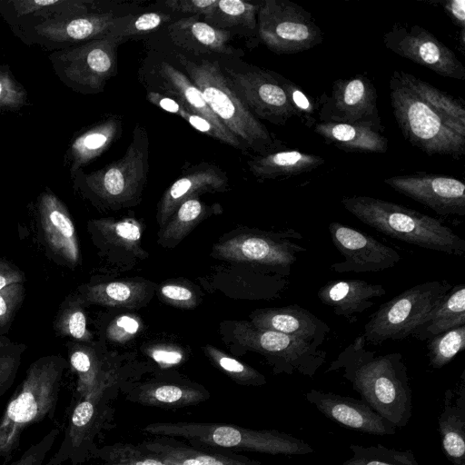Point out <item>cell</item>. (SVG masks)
<instances>
[{
  "mask_svg": "<svg viewBox=\"0 0 465 465\" xmlns=\"http://www.w3.org/2000/svg\"><path fill=\"white\" fill-rule=\"evenodd\" d=\"M389 86L394 118L412 146L428 155H464L462 100L401 69L392 72Z\"/></svg>",
  "mask_w": 465,
  "mask_h": 465,
  "instance_id": "1",
  "label": "cell"
},
{
  "mask_svg": "<svg viewBox=\"0 0 465 465\" xmlns=\"http://www.w3.org/2000/svg\"><path fill=\"white\" fill-rule=\"evenodd\" d=\"M337 371L375 412L396 428L408 424L412 411L411 389L401 353L369 351L364 337L359 335L325 372Z\"/></svg>",
  "mask_w": 465,
  "mask_h": 465,
  "instance_id": "2",
  "label": "cell"
},
{
  "mask_svg": "<svg viewBox=\"0 0 465 465\" xmlns=\"http://www.w3.org/2000/svg\"><path fill=\"white\" fill-rule=\"evenodd\" d=\"M341 203L362 223L391 238L450 255L465 254V240L437 218L366 195L345 196Z\"/></svg>",
  "mask_w": 465,
  "mask_h": 465,
  "instance_id": "3",
  "label": "cell"
},
{
  "mask_svg": "<svg viewBox=\"0 0 465 465\" xmlns=\"http://www.w3.org/2000/svg\"><path fill=\"white\" fill-rule=\"evenodd\" d=\"M142 430L154 437H171L193 447L272 455L313 452L306 442L276 430H255L230 423L208 421H156Z\"/></svg>",
  "mask_w": 465,
  "mask_h": 465,
  "instance_id": "4",
  "label": "cell"
},
{
  "mask_svg": "<svg viewBox=\"0 0 465 465\" xmlns=\"http://www.w3.org/2000/svg\"><path fill=\"white\" fill-rule=\"evenodd\" d=\"M178 60L213 113L244 147L262 154L272 153L277 147L268 129L235 92L218 62L193 61L181 54Z\"/></svg>",
  "mask_w": 465,
  "mask_h": 465,
  "instance_id": "5",
  "label": "cell"
},
{
  "mask_svg": "<svg viewBox=\"0 0 465 465\" xmlns=\"http://www.w3.org/2000/svg\"><path fill=\"white\" fill-rule=\"evenodd\" d=\"M62 370V363L54 358L41 359L31 365L0 420L1 457H8L17 448L27 426L53 416Z\"/></svg>",
  "mask_w": 465,
  "mask_h": 465,
  "instance_id": "6",
  "label": "cell"
},
{
  "mask_svg": "<svg viewBox=\"0 0 465 465\" xmlns=\"http://www.w3.org/2000/svg\"><path fill=\"white\" fill-rule=\"evenodd\" d=\"M452 286L446 280L427 281L381 304L363 327L366 344L378 346L387 341H400L411 336Z\"/></svg>",
  "mask_w": 465,
  "mask_h": 465,
  "instance_id": "7",
  "label": "cell"
},
{
  "mask_svg": "<svg viewBox=\"0 0 465 465\" xmlns=\"http://www.w3.org/2000/svg\"><path fill=\"white\" fill-rule=\"evenodd\" d=\"M149 141L145 129L137 125L125 153L119 160L83 175L73 176L93 194L109 204H124L136 198L149 170Z\"/></svg>",
  "mask_w": 465,
  "mask_h": 465,
  "instance_id": "8",
  "label": "cell"
},
{
  "mask_svg": "<svg viewBox=\"0 0 465 465\" xmlns=\"http://www.w3.org/2000/svg\"><path fill=\"white\" fill-rule=\"evenodd\" d=\"M257 33L262 44L277 54L308 51L323 41L322 31L312 14L288 0L259 4Z\"/></svg>",
  "mask_w": 465,
  "mask_h": 465,
  "instance_id": "9",
  "label": "cell"
},
{
  "mask_svg": "<svg viewBox=\"0 0 465 465\" xmlns=\"http://www.w3.org/2000/svg\"><path fill=\"white\" fill-rule=\"evenodd\" d=\"M232 333L238 344L266 357L275 374L298 372L312 378L326 361L325 351L293 336L257 329L248 322H235Z\"/></svg>",
  "mask_w": 465,
  "mask_h": 465,
  "instance_id": "10",
  "label": "cell"
},
{
  "mask_svg": "<svg viewBox=\"0 0 465 465\" xmlns=\"http://www.w3.org/2000/svg\"><path fill=\"white\" fill-rule=\"evenodd\" d=\"M118 39L105 37L53 51L49 55L58 78L69 88L84 93L101 91L116 69Z\"/></svg>",
  "mask_w": 465,
  "mask_h": 465,
  "instance_id": "11",
  "label": "cell"
},
{
  "mask_svg": "<svg viewBox=\"0 0 465 465\" xmlns=\"http://www.w3.org/2000/svg\"><path fill=\"white\" fill-rule=\"evenodd\" d=\"M302 239L293 229L272 233H246L215 245L213 252L221 259L252 262L284 277L291 274L293 264L306 252L298 242Z\"/></svg>",
  "mask_w": 465,
  "mask_h": 465,
  "instance_id": "12",
  "label": "cell"
},
{
  "mask_svg": "<svg viewBox=\"0 0 465 465\" xmlns=\"http://www.w3.org/2000/svg\"><path fill=\"white\" fill-rule=\"evenodd\" d=\"M131 16H116L112 12L96 10L16 29L14 33L27 45H36L53 52L109 37Z\"/></svg>",
  "mask_w": 465,
  "mask_h": 465,
  "instance_id": "13",
  "label": "cell"
},
{
  "mask_svg": "<svg viewBox=\"0 0 465 465\" xmlns=\"http://www.w3.org/2000/svg\"><path fill=\"white\" fill-rule=\"evenodd\" d=\"M114 392L80 398L70 415L59 450L45 465H60L64 460H71L74 465H77L93 457L99 448L95 446V438L114 420V410L110 401Z\"/></svg>",
  "mask_w": 465,
  "mask_h": 465,
  "instance_id": "14",
  "label": "cell"
},
{
  "mask_svg": "<svg viewBox=\"0 0 465 465\" xmlns=\"http://www.w3.org/2000/svg\"><path fill=\"white\" fill-rule=\"evenodd\" d=\"M319 122L344 123L384 131L378 107V94L372 81L357 74L337 79L331 94L319 100Z\"/></svg>",
  "mask_w": 465,
  "mask_h": 465,
  "instance_id": "15",
  "label": "cell"
},
{
  "mask_svg": "<svg viewBox=\"0 0 465 465\" xmlns=\"http://www.w3.org/2000/svg\"><path fill=\"white\" fill-rule=\"evenodd\" d=\"M386 48L437 74L465 80V66L454 52L433 34L418 25L398 24L382 36Z\"/></svg>",
  "mask_w": 465,
  "mask_h": 465,
  "instance_id": "16",
  "label": "cell"
},
{
  "mask_svg": "<svg viewBox=\"0 0 465 465\" xmlns=\"http://www.w3.org/2000/svg\"><path fill=\"white\" fill-rule=\"evenodd\" d=\"M328 229L333 245L344 257L343 262L331 265L336 272H376L394 267L401 259L393 248L340 222H331Z\"/></svg>",
  "mask_w": 465,
  "mask_h": 465,
  "instance_id": "17",
  "label": "cell"
},
{
  "mask_svg": "<svg viewBox=\"0 0 465 465\" xmlns=\"http://www.w3.org/2000/svg\"><path fill=\"white\" fill-rule=\"evenodd\" d=\"M228 79L248 106L259 118L276 125H285L295 113L272 71L255 66L242 72L228 70Z\"/></svg>",
  "mask_w": 465,
  "mask_h": 465,
  "instance_id": "18",
  "label": "cell"
},
{
  "mask_svg": "<svg viewBox=\"0 0 465 465\" xmlns=\"http://www.w3.org/2000/svg\"><path fill=\"white\" fill-rule=\"evenodd\" d=\"M384 183L440 216L465 215V184L459 179L415 173L392 176L385 179Z\"/></svg>",
  "mask_w": 465,
  "mask_h": 465,
  "instance_id": "19",
  "label": "cell"
},
{
  "mask_svg": "<svg viewBox=\"0 0 465 465\" xmlns=\"http://www.w3.org/2000/svg\"><path fill=\"white\" fill-rule=\"evenodd\" d=\"M305 398L325 417L351 430L374 436L396 433L395 425L375 412L362 400L315 389L306 392Z\"/></svg>",
  "mask_w": 465,
  "mask_h": 465,
  "instance_id": "20",
  "label": "cell"
},
{
  "mask_svg": "<svg viewBox=\"0 0 465 465\" xmlns=\"http://www.w3.org/2000/svg\"><path fill=\"white\" fill-rule=\"evenodd\" d=\"M251 323L260 330L303 340L317 348L327 340L331 331L328 323L298 304L258 310L252 315Z\"/></svg>",
  "mask_w": 465,
  "mask_h": 465,
  "instance_id": "21",
  "label": "cell"
},
{
  "mask_svg": "<svg viewBox=\"0 0 465 465\" xmlns=\"http://www.w3.org/2000/svg\"><path fill=\"white\" fill-rule=\"evenodd\" d=\"M96 10V3L86 0H0V15L13 31Z\"/></svg>",
  "mask_w": 465,
  "mask_h": 465,
  "instance_id": "22",
  "label": "cell"
},
{
  "mask_svg": "<svg viewBox=\"0 0 465 465\" xmlns=\"http://www.w3.org/2000/svg\"><path fill=\"white\" fill-rule=\"evenodd\" d=\"M140 444L169 465H262L235 451L193 447L171 437H154Z\"/></svg>",
  "mask_w": 465,
  "mask_h": 465,
  "instance_id": "23",
  "label": "cell"
},
{
  "mask_svg": "<svg viewBox=\"0 0 465 465\" xmlns=\"http://www.w3.org/2000/svg\"><path fill=\"white\" fill-rule=\"evenodd\" d=\"M125 392L129 401L161 409L195 406L211 396L205 388L190 381H152L134 385Z\"/></svg>",
  "mask_w": 465,
  "mask_h": 465,
  "instance_id": "24",
  "label": "cell"
},
{
  "mask_svg": "<svg viewBox=\"0 0 465 465\" xmlns=\"http://www.w3.org/2000/svg\"><path fill=\"white\" fill-rule=\"evenodd\" d=\"M386 293L381 284L369 283L363 280L330 281L317 292L320 302L332 308L333 312L352 323L357 321L355 315L371 308L375 298Z\"/></svg>",
  "mask_w": 465,
  "mask_h": 465,
  "instance_id": "25",
  "label": "cell"
},
{
  "mask_svg": "<svg viewBox=\"0 0 465 465\" xmlns=\"http://www.w3.org/2000/svg\"><path fill=\"white\" fill-rule=\"evenodd\" d=\"M228 186L226 174L217 166L203 164L194 167L177 179L163 193L159 204L158 222L163 228L182 203L203 193H215Z\"/></svg>",
  "mask_w": 465,
  "mask_h": 465,
  "instance_id": "26",
  "label": "cell"
},
{
  "mask_svg": "<svg viewBox=\"0 0 465 465\" xmlns=\"http://www.w3.org/2000/svg\"><path fill=\"white\" fill-rule=\"evenodd\" d=\"M45 239L51 250L71 264L79 258L75 230L64 205L52 193H43L38 203Z\"/></svg>",
  "mask_w": 465,
  "mask_h": 465,
  "instance_id": "27",
  "label": "cell"
},
{
  "mask_svg": "<svg viewBox=\"0 0 465 465\" xmlns=\"http://www.w3.org/2000/svg\"><path fill=\"white\" fill-rule=\"evenodd\" d=\"M438 430L446 458L453 465H465V370L456 388L445 391Z\"/></svg>",
  "mask_w": 465,
  "mask_h": 465,
  "instance_id": "28",
  "label": "cell"
},
{
  "mask_svg": "<svg viewBox=\"0 0 465 465\" xmlns=\"http://www.w3.org/2000/svg\"><path fill=\"white\" fill-rule=\"evenodd\" d=\"M172 42L193 53L235 54L229 31L198 19V15L178 19L167 26Z\"/></svg>",
  "mask_w": 465,
  "mask_h": 465,
  "instance_id": "29",
  "label": "cell"
},
{
  "mask_svg": "<svg viewBox=\"0 0 465 465\" xmlns=\"http://www.w3.org/2000/svg\"><path fill=\"white\" fill-rule=\"evenodd\" d=\"M315 134L340 150L361 153H385L388 139L373 128L344 123L316 122Z\"/></svg>",
  "mask_w": 465,
  "mask_h": 465,
  "instance_id": "30",
  "label": "cell"
},
{
  "mask_svg": "<svg viewBox=\"0 0 465 465\" xmlns=\"http://www.w3.org/2000/svg\"><path fill=\"white\" fill-rule=\"evenodd\" d=\"M122 132L119 116L107 117L79 134L70 144L65 160L71 174L101 155Z\"/></svg>",
  "mask_w": 465,
  "mask_h": 465,
  "instance_id": "31",
  "label": "cell"
},
{
  "mask_svg": "<svg viewBox=\"0 0 465 465\" xmlns=\"http://www.w3.org/2000/svg\"><path fill=\"white\" fill-rule=\"evenodd\" d=\"M157 76L166 95L176 100L183 108L204 117L221 131L233 134L213 113L201 91L185 74L163 61L157 67Z\"/></svg>",
  "mask_w": 465,
  "mask_h": 465,
  "instance_id": "32",
  "label": "cell"
},
{
  "mask_svg": "<svg viewBox=\"0 0 465 465\" xmlns=\"http://www.w3.org/2000/svg\"><path fill=\"white\" fill-rule=\"evenodd\" d=\"M323 157L298 150L272 152L251 158L249 170L260 179H276L309 173L324 163Z\"/></svg>",
  "mask_w": 465,
  "mask_h": 465,
  "instance_id": "33",
  "label": "cell"
},
{
  "mask_svg": "<svg viewBox=\"0 0 465 465\" xmlns=\"http://www.w3.org/2000/svg\"><path fill=\"white\" fill-rule=\"evenodd\" d=\"M465 325V285H453L441 302L430 311L411 336L428 341L450 329Z\"/></svg>",
  "mask_w": 465,
  "mask_h": 465,
  "instance_id": "34",
  "label": "cell"
},
{
  "mask_svg": "<svg viewBox=\"0 0 465 465\" xmlns=\"http://www.w3.org/2000/svg\"><path fill=\"white\" fill-rule=\"evenodd\" d=\"M208 212L209 207L197 196L184 201L162 228L159 242L164 247L175 246L207 215Z\"/></svg>",
  "mask_w": 465,
  "mask_h": 465,
  "instance_id": "35",
  "label": "cell"
},
{
  "mask_svg": "<svg viewBox=\"0 0 465 465\" xmlns=\"http://www.w3.org/2000/svg\"><path fill=\"white\" fill-rule=\"evenodd\" d=\"M146 296V286L138 282L120 281L100 283L87 292L90 302L113 307L133 308L142 303Z\"/></svg>",
  "mask_w": 465,
  "mask_h": 465,
  "instance_id": "36",
  "label": "cell"
},
{
  "mask_svg": "<svg viewBox=\"0 0 465 465\" xmlns=\"http://www.w3.org/2000/svg\"><path fill=\"white\" fill-rule=\"evenodd\" d=\"M98 465H169L140 443L116 442L98 448L93 454Z\"/></svg>",
  "mask_w": 465,
  "mask_h": 465,
  "instance_id": "37",
  "label": "cell"
},
{
  "mask_svg": "<svg viewBox=\"0 0 465 465\" xmlns=\"http://www.w3.org/2000/svg\"><path fill=\"white\" fill-rule=\"evenodd\" d=\"M430 365L440 369L465 349V325L450 329L428 340Z\"/></svg>",
  "mask_w": 465,
  "mask_h": 465,
  "instance_id": "38",
  "label": "cell"
},
{
  "mask_svg": "<svg viewBox=\"0 0 465 465\" xmlns=\"http://www.w3.org/2000/svg\"><path fill=\"white\" fill-rule=\"evenodd\" d=\"M353 456L342 465H419L411 450L402 451L378 446L351 445Z\"/></svg>",
  "mask_w": 465,
  "mask_h": 465,
  "instance_id": "39",
  "label": "cell"
},
{
  "mask_svg": "<svg viewBox=\"0 0 465 465\" xmlns=\"http://www.w3.org/2000/svg\"><path fill=\"white\" fill-rule=\"evenodd\" d=\"M205 352L212 361L235 382L247 386H262L266 383L265 377L258 371L220 350L207 345Z\"/></svg>",
  "mask_w": 465,
  "mask_h": 465,
  "instance_id": "40",
  "label": "cell"
},
{
  "mask_svg": "<svg viewBox=\"0 0 465 465\" xmlns=\"http://www.w3.org/2000/svg\"><path fill=\"white\" fill-rule=\"evenodd\" d=\"M95 225L108 242L127 251L134 252L139 249L142 233L141 226L136 221L101 220L96 221Z\"/></svg>",
  "mask_w": 465,
  "mask_h": 465,
  "instance_id": "41",
  "label": "cell"
},
{
  "mask_svg": "<svg viewBox=\"0 0 465 465\" xmlns=\"http://www.w3.org/2000/svg\"><path fill=\"white\" fill-rule=\"evenodd\" d=\"M259 4L254 5L241 0H218L216 9L208 18L216 22L222 19L229 25H242L248 29H257ZM213 22V23H214Z\"/></svg>",
  "mask_w": 465,
  "mask_h": 465,
  "instance_id": "42",
  "label": "cell"
},
{
  "mask_svg": "<svg viewBox=\"0 0 465 465\" xmlns=\"http://www.w3.org/2000/svg\"><path fill=\"white\" fill-rule=\"evenodd\" d=\"M272 74L284 90L286 96L295 113L302 124L307 127H312L316 124L315 104L313 100L296 84L285 78L282 74L273 72Z\"/></svg>",
  "mask_w": 465,
  "mask_h": 465,
  "instance_id": "43",
  "label": "cell"
},
{
  "mask_svg": "<svg viewBox=\"0 0 465 465\" xmlns=\"http://www.w3.org/2000/svg\"><path fill=\"white\" fill-rule=\"evenodd\" d=\"M171 15L162 12L143 13L133 19V16L122 26L114 30L109 37L121 38L139 35L157 29L161 25L169 22Z\"/></svg>",
  "mask_w": 465,
  "mask_h": 465,
  "instance_id": "44",
  "label": "cell"
},
{
  "mask_svg": "<svg viewBox=\"0 0 465 465\" xmlns=\"http://www.w3.org/2000/svg\"><path fill=\"white\" fill-rule=\"evenodd\" d=\"M26 101L24 86L15 80L7 65H0V110H18Z\"/></svg>",
  "mask_w": 465,
  "mask_h": 465,
  "instance_id": "45",
  "label": "cell"
},
{
  "mask_svg": "<svg viewBox=\"0 0 465 465\" xmlns=\"http://www.w3.org/2000/svg\"><path fill=\"white\" fill-rule=\"evenodd\" d=\"M58 434L59 430H52L39 442L27 449L25 453L11 465H43Z\"/></svg>",
  "mask_w": 465,
  "mask_h": 465,
  "instance_id": "46",
  "label": "cell"
},
{
  "mask_svg": "<svg viewBox=\"0 0 465 465\" xmlns=\"http://www.w3.org/2000/svg\"><path fill=\"white\" fill-rule=\"evenodd\" d=\"M140 329L137 318L122 315L116 318L107 328V337L115 342H125L132 339Z\"/></svg>",
  "mask_w": 465,
  "mask_h": 465,
  "instance_id": "47",
  "label": "cell"
},
{
  "mask_svg": "<svg viewBox=\"0 0 465 465\" xmlns=\"http://www.w3.org/2000/svg\"><path fill=\"white\" fill-rule=\"evenodd\" d=\"M218 0H168L163 3L173 11H180L195 15H203L210 18L214 13Z\"/></svg>",
  "mask_w": 465,
  "mask_h": 465,
  "instance_id": "48",
  "label": "cell"
},
{
  "mask_svg": "<svg viewBox=\"0 0 465 465\" xmlns=\"http://www.w3.org/2000/svg\"><path fill=\"white\" fill-rule=\"evenodd\" d=\"M61 327L64 332L77 340H86V319L81 308L68 310L62 318Z\"/></svg>",
  "mask_w": 465,
  "mask_h": 465,
  "instance_id": "49",
  "label": "cell"
},
{
  "mask_svg": "<svg viewBox=\"0 0 465 465\" xmlns=\"http://www.w3.org/2000/svg\"><path fill=\"white\" fill-rule=\"evenodd\" d=\"M23 295L20 283L9 285L0 290V324H5L12 316Z\"/></svg>",
  "mask_w": 465,
  "mask_h": 465,
  "instance_id": "50",
  "label": "cell"
},
{
  "mask_svg": "<svg viewBox=\"0 0 465 465\" xmlns=\"http://www.w3.org/2000/svg\"><path fill=\"white\" fill-rule=\"evenodd\" d=\"M161 295L165 301L178 307L193 308L196 304L195 294L190 289L182 285H163L161 287Z\"/></svg>",
  "mask_w": 465,
  "mask_h": 465,
  "instance_id": "51",
  "label": "cell"
},
{
  "mask_svg": "<svg viewBox=\"0 0 465 465\" xmlns=\"http://www.w3.org/2000/svg\"><path fill=\"white\" fill-rule=\"evenodd\" d=\"M451 22L460 30V45L465 44V1L447 0L440 3Z\"/></svg>",
  "mask_w": 465,
  "mask_h": 465,
  "instance_id": "52",
  "label": "cell"
},
{
  "mask_svg": "<svg viewBox=\"0 0 465 465\" xmlns=\"http://www.w3.org/2000/svg\"><path fill=\"white\" fill-rule=\"evenodd\" d=\"M152 358L162 366H172L183 361V353L171 348H155L150 352Z\"/></svg>",
  "mask_w": 465,
  "mask_h": 465,
  "instance_id": "53",
  "label": "cell"
},
{
  "mask_svg": "<svg viewBox=\"0 0 465 465\" xmlns=\"http://www.w3.org/2000/svg\"><path fill=\"white\" fill-rule=\"evenodd\" d=\"M147 98L150 103L172 114H177L182 107V105L173 98L169 97L168 95H163L157 92H148Z\"/></svg>",
  "mask_w": 465,
  "mask_h": 465,
  "instance_id": "54",
  "label": "cell"
},
{
  "mask_svg": "<svg viewBox=\"0 0 465 465\" xmlns=\"http://www.w3.org/2000/svg\"><path fill=\"white\" fill-rule=\"evenodd\" d=\"M23 281V274L7 263L0 262V290Z\"/></svg>",
  "mask_w": 465,
  "mask_h": 465,
  "instance_id": "55",
  "label": "cell"
}]
</instances>
